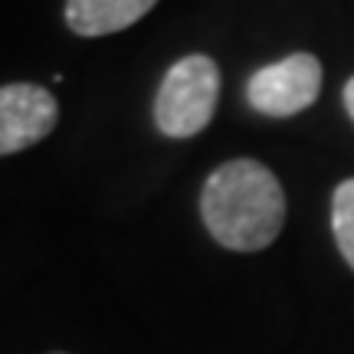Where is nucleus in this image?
I'll use <instances>...</instances> for the list:
<instances>
[{
  "label": "nucleus",
  "instance_id": "423d86ee",
  "mask_svg": "<svg viewBox=\"0 0 354 354\" xmlns=\"http://www.w3.org/2000/svg\"><path fill=\"white\" fill-rule=\"evenodd\" d=\"M331 230H335L342 256L354 269V177L342 180L331 197Z\"/></svg>",
  "mask_w": 354,
  "mask_h": 354
},
{
  "label": "nucleus",
  "instance_id": "0eeeda50",
  "mask_svg": "<svg viewBox=\"0 0 354 354\" xmlns=\"http://www.w3.org/2000/svg\"><path fill=\"white\" fill-rule=\"evenodd\" d=\"M344 109H348V115H351V122H354V76L344 86Z\"/></svg>",
  "mask_w": 354,
  "mask_h": 354
},
{
  "label": "nucleus",
  "instance_id": "7ed1b4c3",
  "mask_svg": "<svg viewBox=\"0 0 354 354\" xmlns=\"http://www.w3.org/2000/svg\"><path fill=\"white\" fill-rule=\"evenodd\" d=\"M322 92V63L312 53H292L272 66H263L246 82V102L259 115L292 118L312 109Z\"/></svg>",
  "mask_w": 354,
  "mask_h": 354
},
{
  "label": "nucleus",
  "instance_id": "f03ea898",
  "mask_svg": "<svg viewBox=\"0 0 354 354\" xmlns=\"http://www.w3.org/2000/svg\"><path fill=\"white\" fill-rule=\"evenodd\" d=\"M220 99V69L210 56L194 53L177 59L161 79L154 122L167 138H190L210 125Z\"/></svg>",
  "mask_w": 354,
  "mask_h": 354
},
{
  "label": "nucleus",
  "instance_id": "39448f33",
  "mask_svg": "<svg viewBox=\"0 0 354 354\" xmlns=\"http://www.w3.org/2000/svg\"><path fill=\"white\" fill-rule=\"evenodd\" d=\"M158 0H66V24L79 37H109L148 17Z\"/></svg>",
  "mask_w": 354,
  "mask_h": 354
},
{
  "label": "nucleus",
  "instance_id": "f257e3e1",
  "mask_svg": "<svg viewBox=\"0 0 354 354\" xmlns=\"http://www.w3.org/2000/svg\"><path fill=\"white\" fill-rule=\"evenodd\" d=\"M201 216L220 246L233 253H256L282 233L286 194L266 165L253 158H236L207 177Z\"/></svg>",
  "mask_w": 354,
  "mask_h": 354
},
{
  "label": "nucleus",
  "instance_id": "20e7f679",
  "mask_svg": "<svg viewBox=\"0 0 354 354\" xmlns=\"http://www.w3.org/2000/svg\"><path fill=\"white\" fill-rule=\"evenodd\" d=\"M59 122L53 92L33 82L0 86V158L33 148Z\"/></svg>",
  "mask_w": 354,
  "mask_h": 354
}]
</instances>
